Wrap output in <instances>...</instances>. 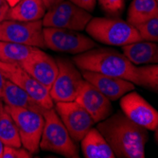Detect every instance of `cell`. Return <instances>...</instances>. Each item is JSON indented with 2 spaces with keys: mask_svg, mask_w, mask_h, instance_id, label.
I'll return each instance as SVG.
<instances>
[{
  "mask_svg": "<svg viewBox=\"0 0 158 158\" xmlns=\"http://www.w3.org/2000/svg\"><path fill=\"white\" fill-rule=\"evenodd\" d=\"M42 19L37 21L4 20L0 23V41L46 48Z\"/></svg>",
  "mask_w": 158,
  "mask_h": 158,
  "instance_id": "8",
  "label": "cell"
},
{
  "mask_svg": "<svg viewBox=\"0 0 158 158\" xmlns=\"http://www.w3.org/2000/svg\"><path fill=\"white\" fill-rule=\"evenodd\" d=\"M43 116L45 124L40 139V149L67 158H78L79 148L77 142L70 136L55 109H46L43 112Z\"/></svg>",
  "mask_w": 158,
  "mask_h": 158,
  "instance_id": "3",
  "label": "cell"
},
{
  "mask_svg": "<svg viewBox=\"0 0 158 158\" xmlns=\"http://www.w3.org/2000/svg\"><path fill=\"white\" fill-rule=\"evenodd\" d=\"M55 111L65 126L70 136L80 142L96 124L94 119L77 102H57Z\"/></svg>",
  "mask_w": 158,
  "mask_h": 158,
  "instance_id": "11",
  "label": "cell"
},
{
  "mask_svg": "<svg viewBox=\"0 0 158 158\" xmlns=\"http://www.w3.org/2000/svg\"><path fill=\"white\" fill-rule=\"evenodd\" d=\"M69 1L89 12L94 10L96 7V0H69Z\"/></svg>",
  "mask_w": 158,
  "mask_h": 158,
  "instance_id": "27",
  "label": "cell"
},
{
  "mask_svg": "<svg viewBox=\"0 0 158 158\" xmlns=\"http://www.w3.org/2000/svg\"><path fill=\"white\" fill-rule=\"evenodd\" d=\"M0 71L5 78L26 91L35 102L46 109L54 108L49 90L34 79L17 63L0 62Z\"/></svg>",
  "mask_w": 158,
  "mask_h": 158,
  "instance_id": "10",
  "label": "cell"
},
{
  "mask_svg": "<svg viewBox=\"0 0 158 158\" xmlns=\"http://www.w3.org/2000/svg\"><path fill=\"white\" fill-rule=\"evenodd\" d=\"M123 54L135 65L156 64L158 62V46L154 42L139 41L122 47Z\"/></svg>",
  "mask_w": 158,
  "mask_h": 158,
  "instance_id": "16",
  "label": "cell"
},
{
  "mask_svg": "<svg viewBox=\"0 0 158 158\" xmlns=\"http://www.w3.org/2000/svg\"><path fill=\"white\" fill-rule=\"evenodd\" d=\"M6 3H7L6 0H0V7H1L2 5H4V4H6Z\"/></svg>",
  "mask_w": 158,
  "mask_h": 158,
  "instance_id": "34",
  "label": "cell"
},
{
  "mask_svg": "<svg viewBox=\"0 0 158 158\" xmlns=\"http://www.w3.org/2000/svg\"><path fill=\"white\" fill-rule=\"evenodd\" d=\"M42 1H43V3H44L46 9L48 10V9L54 7L55 5L61 3L62 1H64V0H42Z\"/></svg>",
  "mask_w": 158,
  "mask_h": 158,
  "instance_id": "29",
  "label": "cell"
},
{
  "mask_svg": "<svg viewBox=\"0 0 158 158\" xmlns=\"http://www.w3.org/2000/svg\"><path fill=\"white\" fill-rule=\"evenodd\" d=\"M43 33L46 48L54 51L77 55L97 48V44L91 38L77 31L44 27Z\"/></svg>",
  "mask_w": 158,
  "mask_h": 158,
  "instance_id": "9",
  "label": "cell"
},
{
  "mask_svg": "<svg viewBox=\"0 0 158 158\" xmlns=\"http://www.w3.org/2000/svg\"><path fill=\"white\" fill-rule=\"evenodd\" d=\"M80 142L84 158L116 157L105 138L98 131L97 128L93 127Z\"/></svg>",
  "mask_w": 158,
  "mask_h": 158,
  "instance_id": "17",
  "label": "cell"
},
{
  "mask_svg": "<svg viewBox=\"0 0 158 158\" xmlns=\"http://www.w3.org/2000/svg\"><path fill=\"white\" fill-rule=\"evenodd\" d=\"M75 102L87 111L96 123L108 118L113 112L111 100L85 80Z\"/></svg>",
  "mask_w": 158,
  "mask_h": 158,
  "instance_id": "14",
  "label": "cell"
},
{
  "mask_svg": "<svg viewBox=\"0 0 158 158\" xmlns=\"http://www.w3.org/2000/svg\"><path fill=\"white\" fill-rule=\"evenodd\" d=\"M0 140L5 146L22 147L18 128L10 114L6 111L0 117Z\"/></svg>",
  "mask_w": 158,
  "mask_h": 158,
  "instance_id": "22",
  "label": "cell"
},
{
  "mask_svg": "<svg viewBox=\"0 0 158 158\" xmlns=\"http://www.w3.org/2000/svg\"><path fill=\"white\" fill-rule=\"evenodd\" d=\"M122 113L133 122L150 131H156L158 126L157 111L136 92H128L121 97Z\"/></svg>",
  "mask_w": 158,
  "mask_h": 158,
  "instance_id": "12",
  "label": "cell"
},
{
  "mask_svg": "<svg viewBox=\"0 0 158 158\" xmlns=\"http://www.w3.org/2000/svg\"><path fill=\"white\" fill-rule=\"evenodd\" d=\"M32 154L24 147L4 146L1 158H31Z\"/></svg>",
  "mask_w": 158,
  "mask_h": 158,
  "instance_id": "25",
  "label": "cell"
},
{
  "mask_svg": "<svg viewBox=\"0 0 158 158\" xmlns=\"http://www.w3.org/2000/svg\"><path fill=\"white\" fill-rule=\"evenodd\" d=\"M92 15L74 3L62 1L46 11L42 23L44 27H57L66 28V30L83 31L86 25L91 20Z\"/></svg>",
  "mask_w": 158,
  "mask_h": 158,
  "instance_id": "6",
  "label": "cell"
},
{
  "mask_svg": "<svg viewBox=\"0 0 158 158\" xmlns=\"http://www.w3.org/2000/svg\"><path fill=\"white\" fill-rule=\"evenodd\" d=\"M116 157L144 158L149 139L147 129L133 122L122 112L110 114L96 127Z\"/></svg>",
  "mask_w": 158,
  "mask_h": 158,
  "instance_id": "1",
  "label": "cell"
},
{
  "mask_svg": "<svg viewBox=\"0 0 158 158\" xmlns=\"http://www.w3.org/2000/svg\"><path fill=\"white\" fill-rule=\"evenodd\" d=\"M4 144L2 143V141L0 140V158L2 157V153H3V150H4Z\"/></svg>",
  "mask_w": 158,
  "mask_h": 158,
  "instance_id": "33",
  "label": "cell"
},
{
  "mask_svg": "<svg viewBox=\"0 0 158 158\" xmlns=\"http://www.w3.org/2000/svg\"><path fill=\"white\" fill-rule=\"evenodd\" d=\"M73 63L81 70L118 77L137 84L136 66L129 61L123 53L113 48H94L75 55Z\"/></svg>",
  "mask_w": 158,
  "mask_h": 158,
  "instance_id": "2",
  "label": "cell"
},
{
  "mask_svg": "<svg viewBox=\"0 0 158 158\" xmlns=\"http://www.w3.org/2000/svg\"><path fill=\"white\" fill-rule=\"evenodd\" d=\"M47 9L42 0H21L10 7L6 20L37 21L44 17Z\"/></svg>",
  "mask_w": 158,
  "mask_h": 158,
  "instance_id": "19",
  "label": "cell"
},
{
  "mask_svg": "<svg viewBox=\"0 0 158 158\" xmlns=\"http://www.w3.org/2000/svg\"><path fill=\"white\" fill-rule=\"evenodd\" d=\"M103 10L111 14H118L124 8V0H98Z\"/></svg>",
  "mask_w": 158,
  "mask_h": 158,
  "instance_id": "26",
  "label": "cell"
},
{
  "mask_svg": "<svg viewBox=\"0 0 158 158\" xmlns=\"http://www.w3.org/2000/svg\"><path fill=\"white\" fill-rule=\"evenodd\" d=\"M1 98L5 105L27 108L43 113L46 108L41 106L26 91L9 80H6Z\"/></svg>",
  "mask_w": 158,
  "mask_h": 158,
  "instance_id": "18",
  "label": "cell"
},
{
  "mask_svg": "<svg viewBox=\"0 0 158 158\" xmlns=\"http://www.w3.org/2000/svg\"><path fill=\"white\" fill-rule=\"evenodd\" d=\"M10 6L8 3L2 5L1 7H0V23L3 22L4 20L7 19V14H8V11L10 10Z\"/></svg>",
  "mask_w": 158,
  "mask_h": 158,
  "instance_id": "28",
  "label": "cell"
},
{
  "mask_svg": "<svg viewBox=\"0 0 158 158\" xmlns=\"http://www.w3.org/2000/svg\"><path fill=\"white\" fill-rule=\"evenodd\" d=\"M137 85L144 86L151 90L157 92L158 90V65L152 64L151 65L136 66Z\"/></svg>",
  "mask_w": 158,
  "mask_h": 158,
  "instance_id": "23",
  "label": "cell"
},
{
  "mask_svg": "<svg viewBox=\"0 0 158 158\" xmlns=\"http://www.w3.org/2000/svg\"><path fill=\"white\" fill-rule=\"evenodd\" d=\"M4 108L18 128L22 146L31 154L37 153L40 150V139L45 124L43 113L9 105H5Z\"/></svg>",
  "mask_w": 158,
  "mask_h": 158,
  "instance_id": "5",
  "label": "cell"
},
{
  "mask_svg": "<svg viewBox=\"0 0 158 158\" xmlns=\"http://www.w3.org/2000/svg\"><path fill=\"white\" fill-rule=\"evenodd\" d=\"M7 3L9 4L10 7H13L15 4H17L19 1H21V0H6Z\"/></svg>",
  "mask_w": 158,
  "mask_h": 158,
  "instance_id": "31",
  "label": "cell"
},
{
  "mask_svg": "<svg viewBox=\"0 0 158 158\" xmlns=\"http://www.w3.org/2000/svg\"><path fill=\"white\" fill-rule=\"evenodd\" d=\"M82 78L103 94L110 100H117L135 89V83L127 80L106 76L93 71L81 70Z\"/></svg>",
  "mask_w": 158,
  "mask_h": 158,
  "instance_id": "15",
  "label": "cell"
},
{
  "mask_svg": "<svg viewBox=\"0 0 158 158\" xmlns=\"http://www.w3.org/2000/svg\"><path fill=\"white\" fill-rule=\"evenodd\" d=\"M84 30L96 41L108 46L123 47L142 41L135 27L120 19L92 17Z\"/></svg>",
  "mask_w": 158,
  "mask_h": 158,
  "instance_id": "4",
  "label": "cell"
},
{
  "mask_svg": "<svg viewBox=\"0 0 158 158\" xmlns=\"http://www.w3.org/2000/svg\"><path fill=\"white\" fill-rule=\"evenodd\" d=\"M4 102H3V100L2 98H0V117H1V114H3V112L5 111V108H4Z\"/></svg>",
  "mask_w": 158,
  "mask_h": 158,
  "instance_id": "32",
  "label": "cell"
},
{
  "mask_svg": "<svg viewBox=\"0 0 158 158\" xmlns=\"http://www.w3.org/2000/svg\"><path fill=\"white\" fill-rule=\"evenodd\" d=\"M19 64L48 90L58 73L56 60L39 48H36Z\"/></svg>",
  "mask_w": 158,
  "mask_h": 158,
  "instance_id": "13",
  "label": "cell"
},
{
  "mask_svg": "<svg viewBox=\"0 0 158 158\" xmlns=\"http://www.w3.org/2000/svg\"><path fill=\"white\" fill-rule=\"evenodd\" d=\"M142 40L154 42L158 41V17L152 18L144 23L135 26Z\"/></svg>",
  "mask_w": 158,
  "mask_h": 158,
  "instance_id": "24",
  "label": "cell"
},
{
  "mask_svg": "<svg viewBox=\"0 0 158 158\" xmlns=\"http://www.w3.org/2000/svg\"><path fill=\"white\" fill-rule=\"evenodd\" d=\"M58 73L49 89L53 102H73L78 96L84 79L80 71L70 60L56 59Z\"/></svg>",
  "mask_w": 158,
  "mask_h": 158,
  "instance_id": "7",
  "label": "cell"
},
{
  "mask_svg": "<svg viewBox=\"0 0 158 158\" xmlns=\"http://www.w3.org/2000/svg\"><path fill=\"white\" fill-rule=\"evenodd\" d=\"M36 48L0 41V62L21 64Z\"/></svg>",
  "mask_w": 158,
  "mask_h": 158,
  "instance_id": "21",
  "label": "cell"
},
{
  "mask_svg": "<svg viewBox=\"0 0 158 158\" xmlns=\"http://www.w3.org/2000/svg\"><path fill=\"white\" fill-rule=\"evenodd\" d=\"M154 17H158L157 0H133L128 10L127 22L135 27Z\"/></svg>",
  "mask_w": 158,
  "mask_h": 158,
  "instance_id": "20",
  "label": "cell"
},
{
  "mask_svg": "<svg viewBox=\"0 0 158 158\" xmlns=\"http://www.w3.org/2000/svg\"><path fill=\"white\" fill-rule=\"evenodd\" d=\"M6 78L5 76L2 74V72L0 71V98L2 96V93H3V89H4V85H5V81H6Z\"/></svg>",
  "mask_w": 158,
  "mask_h": 158,
  "instance_id": "30",
  "label": "cell"
}]
</instances>
